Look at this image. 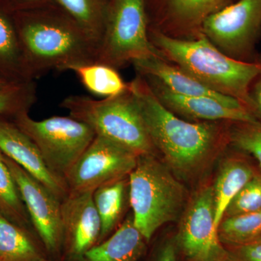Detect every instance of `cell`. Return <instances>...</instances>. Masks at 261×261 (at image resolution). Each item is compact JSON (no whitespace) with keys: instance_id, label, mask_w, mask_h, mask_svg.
Instances as JSON below:
<instances>
[{"instance_id":"obj_1","label":"cell","mask_w":261,"mask_h":261,"mask_svg":"<svg viewBox=\"0 0 261 261\" xmlns=\"http://www.w3.org/2000/svg\"><path fill=\"white\" fill-rule=\"evenodd\" d=\"M129 87L156 152L176 177L195 176L230 142V127L224 124L227 121L182 119L160 102L140 74Z\"/></svg>"},{"instance_id":"obj_2","label":"cell","mask_w":261,"mask_h":261,"mask_svg":"<svg viewBox=\"0 0 261 261\" xmlns=\"http://www.w3.org/2000/svg\"><path fill=\"white\" fill-rule=\"evenodd\" d=\"M15 20L27 80L97 63V44L66 13L63 16L20 13Z\"/></svg>"},{"instance_id":"obj_3","label":"cell","mask_w":261,"mask_h":261,"mask_svg":"<svg viewBox=\"0 0 261 261\" xmlns=\"http://www.w3.org/2000/svg\"><path fill=\"white\" fill-rule=\"evenodd\" d=\"M149 38L166 61L215 92L240 101L253 113L250 91L261 73V62L233 59L202 34L196 39H182L149 28Z\"/></svg>"},{"instance_id":"obj_4","label":"cell","mask_w":261,"mask_h":261,"mask_svg":"<svg viewBox=\"0 0 261 261\" xmlns=\"http://www.w3.org/2000/svg\"><path fill=\"white\" fill-rule=\"evenodd\" d=\"M128 197L134 224L147 243L161 226L177 219L187 204L185 187L152 154L139 155L128 175Z\"/></svg>"},{"instance_id":"obj_5","label":"cell","mask_w":261,"mask_h":261,"mask_svg":"<svg viewBox=\"0 0 261 261\" xmlns=\"http://www.w3.org/2000/svg\"><path fill=\"white\" fill-rule=\"evenodd\" d=\"M60 106L68 111L70 117L88 125L96 135L106 137L138 155L156 154L130 87L125 93L102 99L70 95Z\"/></svg>"},{"instance_id":"obj_6","label":"cell","mask_w":261,"mask_h":261,"mask_svg":"<svg viewBox=\"0 0 261 261\" xmlns=\"http://www.w3.org/2000/svg\"><path fill=\"white\" fill-rule=\"evenodd\" d=\"M152 56L164 58L149 40L146 0L109 1L97 63L118 70Z\"/></svg>"},{"instance_id":"obj_7","label":"cell","mask_w":261,"mask_h":261,"mask_svg":"<svg viewBox=\"0 0 261 261\" xmlns=\"http://www.w3.org/2000/svg\"><path fill=\"white\" fill-rule=\"evenodd\" d=\"M12 121L37 145L49 169L63 178L96 137L88 125L70 116L37 121L24 113Z\"/></svg>"},{"instance_id":"obj_8","label":"cell","mask_w":261,"mask_h":261,"mask_svg":"<svg viewBox=\"0 0 261 261\" xmlns=\"http://www.w3.org/2000/svg\"><path fill=\"white\" fill-rule=\"evenodd\" d=\"M201 32L230 58L253 62L261 34V0H237L207 16Z\"/></svg>"},{"instance_id":"obj_9","label":"cell","mask_w":261,"mask_h":261,"mask_svg":"<svg viewBox=\"0 0 261 261\" xmlns=\"http://www.w3.org/2000/svg\"><path fill=\"white\" fill-rule=\"evenodd\" d=\"M138 157L126 147L96 135L65 174L70 193L93 192L98 187L126 177L135 168Z\"/></svg>"},{"instance_id":"obj_10","label":"cell","mask_w":261,"mask_h":261,"mask_svg":"<svg viewBox=\"0 0 261 261\" xmlns=\"http://www.w3.org/2000/svg\"><path fill=\"white\" fill-rule=\"evenodd\" d=\"M176 247L185 261H226L227 250L215 226L213 186L201 187L187 202Z\"/></svg>"},{"instance_id":"obj_11","label":"cell","mask_w":261,"mask_h":261,"mask_svg":"<svg viewBox=\"0 0 261 261\" xmlns=\"http://www.w3.org/2000/svg\"><path fill=\"white\" fill-rule=\"evenodd\" d=\"M34 231L46 250L57 253L63 246L61 202L41 182L5 155Z\"/></svg>"},{"instance_id":"obj_12","label":"cell","mask_w":261,"mask_h":261,"mask_svg":"<svg viewBox=\"0 0 261 261\" xmlns=\"http://www.w3.org/2000/svg\"><path fill=\"white\" fill-rule=\"evenodd\" d=\"M63 245L68 255L81 261L84 254L99 243L101 222L93 192L69 193L61 202Z\"/></svg>"},{"instance_id":"obj_13","label":"cell","mask_w":261,"mask_h":261,"mask_svg":"<svg viewBox=\"0 0 261 261\" xmlns=\"http://www.w3.org/2000/svg\"><path fill=\"white\" fill-rule=\"evenodd\" d=\"M0 151L47 187L61 202L69 195L64 178L49 169L30 137L7 118H0Z\"/></svg>"},{"instance_id":"obj_14","label":"cell","mask_w":261,"mask_h":261,"mask_svg":"<svg viewBox=\"0 0 261 261\" xmlns=\"http://www.w3.org/2000/svg\"><path fill=\"white\" fill-rule=\"evenodd\" d=\"M143 77L160 102L176 115L201 121L237 123L259 120L251 111L245 108L231 107L212 97L179 95L171 92L155 79Z\"/></svg>"},{"instance_id":"obj_15","label":"cell","mask_w":261,"mask_h":261,"mask_svg":"<svg viewBox=\"0 0 261 261\" xmlns=\"http://www.w3.org/2000/svg\"><path fill=\"white\" fill-rule=\"evenodd\" d=\"M137 74L155 79L171 92L179 95L209 97L236 108H248L234 98L215 92L191 75L161 57L152 56L132 63ZM250 111V110H249Z\"/></svg>"},{"instance_id":"obj_16","label":"cell","mask_w":261,"mask_h":261,"mask_svg":"<svg viewBox=\"0 0 261 261\" xmlns=\"http://www.w3.org/2000/svg\"><path fill=\"white\" fill-rule=\"evenodd\" d=\"M236 1L166 0L168 29L163 34L178 39H196L202 34L201 25L207 16Z\"/></svg>"},{"instance_id":"obj_17","label":"cell","mask_w":261,"mask_h":261,"mask_svg":"<svg viewBox=\"0 0 261 261\" xmlns=\"http://www.w3.org/2000/svg\"><path fill=\"white\" fill-rule=\"evenodd\" d=\"M145 243L130 214L109 238L92 247L81 261H138Z\"/></svg>"},{"instance_id":"obj_18","label":"cell","mask_w":261,"mask_h":261,"mask_svg":"<svg viewBox=\"0 0 261 261\" xmlns=\"http://www.w3.org/2000/svg\"><path fill=\"white\" fill-rule=\"evenodd\" d=\"M256 174L251 165L243 158H230L223 163L213 186L214 223L217 231L231 201Z\"/></svg>"},{"instance_id":"obj_19","label":"cell","mask_w":261,"mask_h":261,"mask_svg":"<svg viewBox=\"0 0 261 261\" xmlns=\"http://www.w3.org/2000/svg\"><path fill=\"white\" fill-rule=\"evenodd\" d=\"M128 197V176L98 187L93 192L94 205L101 222L99 243L120 226ZM98 243V244H99Z\"/></svg>"},{"instance_id":"obj_20","label":"cell","mask_w":261,"mask_h":261,"mask_svg":"<svg viewBox=\"0 0 261 261\" xmlns=\"http://www.w3.org/2000/svg\"><path fill=\"white\" fill-rule=\"evenodd\" d=\"M10 9L0 5V74L10 82L27 81L23 54Z\"/></svg>"},{"instance_id":"obj_21","label":"cell","mask_w":261,"mask_h":261,"mask_svg":"<svg viewBox=\"0 0 261 261\" xmlns=\"http://www.w3.org/2000/svg\"><path fill=\"white\" fill-rule=\"evenodd\" d=\"M29 230L0 214V261H45Z\"/></svg>"},{"instance_id":"obj_22","label":"cell","mask_w":261,"mask_h":261,"mask_svg":"<svg viewBox=\"0 0 261 261\" xmlns=\"http://www.w3.org/2000/svg\"><path fill=\"white\" fill-rule=\"evenodd\" d=\"M81 83L94 95L110 97L125 93L129 89L118 70L99 63L76 65L70 68Z\"/></svg>"},{"instance_id":"obj_23","label":"cell","mask_w":261,"mask_h":261,"mask_svg":"<svg viewBox=\"0 0 261 261\" xmlns=\"http://www.w3.org/2000/svg\"><path fill=\"white\" fill-rule=\"evenodd\" d=\"M62 10L76 22L98 45L102 40L108 0H56Z\"/></svg>"},{"instance_id":"obj_24","label":"cell","mask_w":261,"mask_h":261,"mask_svg":"<svg viewBox=\"0 0 261 261\" xmlns=\"http://www.w3.org/2000/svg\"><path fill=\"white\" fill-rule=\"evenodd\" d=\"M0 214L29 231L34 230L18 185L0 151ZM32 232V231H31Z\"/></svg>"},{"instance_id":"obj_25","label":"cell","mask_w":261,"mask_h":261,"mask_svg":"<svg viewBox=\"0 0 261 261\" xmlns=\"http://www.w3.org/2000/svg\"><path fill=\"white\" fill-rule=\"evenodd\" d=\"M218 234L224 246L258 238L261 236V210L224 218L218 228Z\"/></svg>"},{"instance_id":"obj_26","label":"cell","mask_w":261,"mask_h":261,"mask_svg":"<svg viewBox=\"0 0 261 261\" xmlns=\"http://www.w3.org/2000/svg\"><path fill=\"white\" fill-rule=\"evenodd\" d=\"M37 99L35 81L10 82L0 89V118L12 120L29 113Z\"/></svg>"},{"instance_id":"obj_27","label":"cell","mask_w":261,"mask_h":261,"mask_svg":"<svg viewBox=\"0 0 261 261\" xmlns=\"http://www.w3.org/2000/svg\"><path fill=\"white\" fill-rule=\"evenodd\" d=\"M230 143L253 156L261 168V121L237 122L229 128Z\"/></svg>"},{"instance_id":"obj_28","label":"cell","mask_w":261,"mask_h":261,"mask_svg":"<svg viewBox=\"0 0 261 261\" xmlns=\"http://www.w3.org/2000/svg\"><path fill=\"white\" fill-rule=\"evenodd\" d=\"M261 210V174H256L240 190L225 211L224 218ZM223 218V219H224Z\"/></svg>"},{"instance_id":"obj_29","label":"cell","mask_w":261,"mask_h":261,"mask_svg":"<svg viewBox=\"0 0 261 261\" xmlns=\"http://www.w3.org/2000/svg\"><path fill=\"white\" fill-rule=\"evenodd\" d=\"M226 247V261H261V236L252 241Z\"/></svg>"},{"instance_id":"obj_30","label":"cell","mask_w":261,"mask_h":261,"mask_svg":"<svg viewBox=\"0 0 261 261\" xmlns=\"http://www.w3.org/2000/svg\"><path fill=\"white\" fill-rule=\"evenodd\" d=\"M252 112L261 121V73L252 83L250 91Z\"/></svg>"},{"instance_id":"obj_31","label":"cell","mask_w":261,"mask_h":261,"mask_svg":"<svg viewBox=\"0 0 261 261\" xmlns=\"http://www.w3.org/2000/svg\"><path fill=\"white\" fill-rule=\"evenodd\" d=\"M159 261H177L176 247L170 243L166 244L161 250Z\"/></svg>"},{"instance_id":"obj_32","label":"cell","mask_w":261,"mask_h":261,"mask_svg":"<svg viewBox=\"0 0 261 261\" xmlns=\"http://www.w3.org/2000/svg\"><path fill=\"white\" fill-rule=\"evenodd\" d=\"M10 82L9 80H7L6 78H5L3 75L0 74V89L3 88L5 86L8 85V84H10Z\"/></svg>"},{"instance_id":"obj_33","label":"cell","mask_w":261,"mask_h":261,"mask_svg":"<svg viewBox=\"0 0 261 261\" xmlns=\"http://www.w3.org/2000/svg\"><path fill=\"white\" fill-rule=\"evenodd\" d=\"M21 3H27V4H35V3H41L43 0H18Z\"/></svg>"},{"instance_id":"obj_34","label":"cell","mask_w":261,"mask_h":261,"mask_svg":"<svg viewBox=\"0 0 261 261\" xmlns=\"http://www.w3.org/2000/svg\"><path fill=\"white\" fill-rule=\"evenodd\" d=\"M45 261H49V260H46Z\"/></svg>"}]
</instances>
